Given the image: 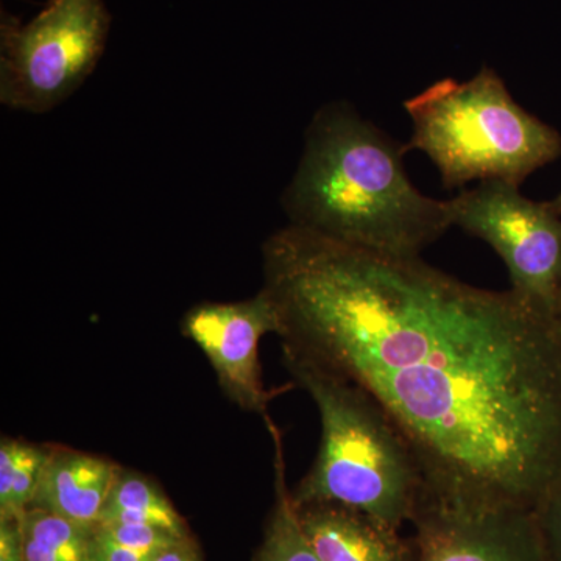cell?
Here are the masks:
<instances>
[{
    "label": "cell",
    "mask_w": 561,
    "mask_h": 561,
    "mask_svg": "<svg viewBox=\"0 0 561 561\" xmlns=\"http://www.w3.org/2000/svg\"><path fill=\"white\" fill-rule=\"evenodd\" d=\"M415 561H548L534 508L424 483L412 518Z\"/></svg>",
    "instance_id": "cell-7"
},
{
    "label": "cell",
    "mask_w": 561,
    "mask_h": 561,
    "mask_svg": "<svg viewBox=\"0 0 561 561\" xmlns=\"http://www.w3.org/2000/svg\"><path fill=\"white\" fill-rule=\"evenodd\" d=\"M551 205H552V208L556 209L557 213H559L561 216V192L559 195H557L556 198H553V201H551Z\"/></svg>",
    "instance_id": "cell-20"
},
{
    "label": "cell",
    "mask_w": 561,
    "mask_h": 561,
    "mask_svg": "<svg viewBox=\"0 0 561 561\" xmlns=\"http://www.w3.org/2000/svg\"><path fill=\"white\" fill-rule=\"evenodd\" d=\"M0 561H24L21 518H0Z\"/></svg>",
    "instance_id": "cell-18"
},
{
    "label": "cell",
    "mask_w": 561,
    "mask_h": 561,
    "mask_svg": "<svg viewBox=\"0 0 561 561\" xmlns=\"http://www.w3.org/2000/svg\"><path fill=\"white\" fill-rule=\"evenodd\" d=\"M110 24L102 0H49L27 24L3 13L0 102L28 113L60 105L98 66Z\"/></svg>",
    "instance_id": "cell-5"
},
{
    "label": "cell",
    "mask_w": 561,
    "mask_h": 561,
    "mask_svg": "<svg viewBox=\"0 0 561 561\" xmlns=\"http://www.w3.org/2000/svg\"><path fill=\"white\" fill-rule=\"evenodd\" d=\"M275 442V505L254 561H321L306 538L286 481L283 440L271 419H265Z\"/></svg>",
    "instance_id": "cell-12"
},
{
    "label": "cell",
    "mask_w": 561,
    "mask_h": 561,
    "mask_svg": "<svg viewBox=\"0 0 561 561\" xmlns=\"http://www.w3.org/2000/svg\"><path fill=\"white\" fill-rule=\"evenodd\" d=\"M404 106L413 124L408 150L434 161L446 190L476 180L522 186L561 154L560 133L519 106L486 66L468 81H437Z\"/></svg>",
    "instance_id": "cell-4"
},
{
    "label": "cell",
    "mask_w": 561,
    "mask_h": 561,
    "mask_svg": "<svg viewBox=\"0 0 561 561\" xmlns=\"http://www.w3.org/2000/svg\"><path fill=\"white\" fill-rule=\"evenodd\" d=\"M453 224L489 243L507 265L512 291L556 313L561 297V216L519 186L485 181L449 201Z\"/></svg>",
    "instance_id": "cell-6"
},
{
    "label": "cell",
    "mask_w": 561,
    "mask_h": 561,
    "mask_svg": "<svg viewBox=\"0 0 561 561\" xmlns=\"http://www.w3.org/2000/svg\"><path fill=\"white\" fill-rule=\"evenodd\" d=\"M121 470V465L105 457L51 445L31 508L83 526H98Z\"/></svg>",
    "instance_id": "cell-10"
},
{
    "label": "cell",
    "mask_w": 561,
    "mask_h": 561,
    "mask_svg": "<svg viewBox=\"0 0 561 561\" xmlns=\"http://www.w3.org/2000/svg\"><path fill=\"white\" fill-rule=\"evenodd\" d=\"M51 445H35L22 438L0 442V518H21L38 491Z\"/></svg>",
    "instance_id": "cell-13"
},
{
    "label": "cell",
    "mask_w": 561,
    "mask_h": 561,
    "mask_svg": "<svg viewBox=\"0 0 561 561\" xmlns=\"http://www.w3.org/2000/svg\"><path fill=\"white\" fill-rule=\"evenodd\" d=\"M405 151L348 103H328L283 195L289 225L389 256H420L454 227L453 214L449 201L413 186Z\"/></svg>",
    "instance_id": "cell-2"
},
{
    "label": "cell",
    "mask_w": 561,
    "mask_h": 561,
    "mask_svg": "<svg viewBox=\"0 0 561 561\" xmlns=\"http://www.w3.org/2000/svg\"><path fill=\"white\" fill-rule=\"evenodd\" d=\"M95 526L28 508L22 515L24 561H91Z\"/></svg>",
    "instance_id": "cell-14"
},
{
    "label": "cell",
    "mask_w": 561,
    "mask_h": 561,
    "mask_svg": "<svg viewBox=\"0 0 561 561\" xmlns=\"http://www.w3.org/2000/svg\"><path fill=\"white\" fill-rule=\"evenodd\" d=\"M283 364L319 409L321 442L295 505L337 504L401 529L423 494V465L393 416L359 383L283 348Z\"/></svg>",
    "instance_id": "cell-3"
},
{
    "label": "cell",
    "mask_w": 561,
    "mask_h": 561,
    "mask_svg": "<svg viewBox=\"0 0 561 561\" xmlns=\"http://www.w3.org/2000/svg\"><path fill=\"white\" fill-rule=\"evenodd\" d=\"M157 552L139 551L121 545L102 534L98 526L92 535L91 561H151Z\"/></svg>",
    "instance_id": "cell-17"
},
{
    "label": "cell",
    "mask_w": 561,
    "mask_h": 561,
    "mask_svg": "<svg viewBox=\"0 0 561 561\" xmlns=\"http://www.w3.org/2000/svg\"><path fill=\"white\" fill-rule=\"evenodd\" d=\"M262 265L283 348L370 391L426 485L535 507L561 470L556 313L294 225Z\"/></svg>",
    "instance_id": "cell-1"
},
{
    "label": "cell",
    "mask_w": 561,
    "mask_h": 561,
    "mask_svg": "<svg viewBox=\"0 0 561 561\" xmlns=\"http://www.w3.org/2000/svg\"><path fill=\"white\" fill-rule=\"evenodd\" d=\"M98 527L111 540L139 551L157 552L173 542L184 540L175 537L171 531L149 526V524H98Z\"/></svg>",
    "instance_id": "cell-16"
},
{
    "label": "cell",
    "mask_w": 561,
    "mask_h": 561,
    "mask_svg": "<svg viewBox=\"0 0 561 561\" xmlns=\"http://www.w3.org/2000/svg\"><path fill=\"white\" fill-rule=\"evenodd\" d=\"M181 332L205 354L228 400L268 419L273 394L262 382L260 343L265 334L278 335L279 317L264 290L249 300L194 306Z\"/></svg>",
    "instance_id": "cell-8"
},
{
    "label": "cell",
    "mask_w": 561,
    "mask_h": 561,
    "mask_svg": "<svg viewBox=\"0 0 561 561\" xmlns=\"http://www.w3.org/2000/svg\"><path fill=\"white\" fill-rule=\"evenodd\" d=\"M99 524H149L179 538L191 537L186 522L161 486L149 476L127 468L117 476Z\"/></svg>",
    "instance_id": "cell-11"
},
{
    "label": "cell",
    "mask_w": 561,
    "mask_h": 561,
    "mask_svg": "<svg viewBox=\"0 0 561 561\" xmlns=\"http://www.w3.org/2000/svg\"><path fill=\"white\" fill-rule=\"evenodd\" d=\"M548 561H561V470L534 507Z\"/></svg>",
    "instance_id": "cell-15"
},
{
    "label": "cell",
    "mask_w": 561,
    "mask_h": 561,
    "mask_svg": "<svg viewBox=\"0 0 561 561\" xmlns=\"http://www.w3.org/2000/svg\"><path fill=\"white\" fill-rule=\"evenodd\" d=\"M556 316H557V319H559V321L561 323V297H560L559 308H557Z\"/></svg>",
    "instance_id": "cell-21"
},
{
    "label": "cell",
    "mask_w": 561,
    "mask_h": 561,
    "mask_svg": "<svg viewBox=\"0 0 561 561\" xmlns=\"http://www.w3.org/2000/svg\"><path fill=\"white\" fill-rule=\"evenodd\" d=\"M151 561H202V556L194 538L190 537L161 549Z\"/></svg>",
    "instance_id": "cell-19"
},
{
    "label": "cell",
    "mask_w": 561,
    "mask_h": 561,
    "mask_svg": "<svg viewBox=\"0 0 561 561\" xmlns=\"http://www.w3.org/2000/svg\"><path fill=\"white\" fill-rule=\"evenodd\" d=\"M321 561H415L412 537L367 513L337 504L295 505Z\"/></svg>",
    "instance_id": "cell-9"
}]
</instances>
